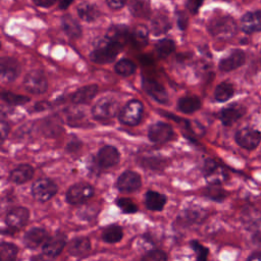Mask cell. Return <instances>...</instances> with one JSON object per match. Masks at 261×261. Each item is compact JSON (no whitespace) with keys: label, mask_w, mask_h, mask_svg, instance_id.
I'll list each match as a JSON object with an SVG mask.
<instances>
[{"label":"cell","mask_w":261,"mask_h":261,"mask_svg":"<svg viewBox=\"0 0 261 261\" xmlns=\"http://www.w3.org/2000/svg\"><path fill=\"white\" fill-rule=\"evenodd\" d=\"M127 0H106L107 4L109 7H111L112 9H119L121 7L124 6V4L126 3Z\"/></svg>","instance_id":"cell-45"},{"label":"cell","mask_w":261,"mask_h":261,"mask_svg":"<svg viewBox=\"0 0 261 261\" xmlns=\"http://www.w3.org/2000/svg\"><path fill=\"white\" fill-rule=\"evenodd\" d=\"M122 237H123L122 228L116 224L106 226L102 232L103 241L108 244L118 243L122 239Z\"/></svg>","instance_id":"cell-31"},{"label":"cell","mask_w":261,"mask_h":261,"mask_svg":"<svg viewBox=\"0 0 261 261\" xmlns=\"http://www.w3.org/2000/svg\"><path fill=\"white\" fill-rule=\"evenodd\" d=\"M94 194V188L87 182L72 185L66 192V202L70 205H79L88 201Z\"/></svg>","instance_id":"cell-3"},{"label":"cell","mask_w":261,"mask_h":261,"mask_svg":"<svg viewBox=\"0 0 261 261\" xmlns=\"http://www.w3.org/2000/svg\"><path fill=\"white\" fill-rule=\"evenodd\" d=\"M114 69L118 74L122 76H127L135 72L136 64L129 59H120L115 63Z\"/></svg>","instance_id":"cell-37"},{"label":"cell","mask_w":261,"mask_h":261,"mask_svg":"<svg viewBox=\"0 0 261 261\" xmlns=\"http://www.w3.org/2000/svg\"><path fill=\"white\" fill-rule=\"evenodd\" d=\"M30 212L24 207H15L9 210L5 216V222L7 226L13 229L23 227L29 220Z\"/></svg>","instance_id":"cell-12"},{"label":"cell","mask_w":261,"mask_h":261,"mask_svg":"<svg viewBox=\"0 0 261 261\" xmlns=\"http://www.w3.org/2000/svg\"><path fill=\"white\" fill-rule=\"evenodd\" d=\"M98 87L96 85H88L76 90L72 96L71 101L76 104H84L91 101L97 94Z\"/></svg>","instance_id":"cell-25"},{"label":"cell","mask_w":261,"mask_h":261,"mask_svg":"<svg viewBox=\"0 0 261 261\" xmlns=\"http://www.w3.org/2000/svg\"><path fill=\"white\" fill-rule=\"evenodd\" d=\"M17 247L8 242H2L0 246V259L1 261H14L17 256Z\"/></svg>","instance_id":"cell-35"},{"label":"cell","mask_w":261,"mask_h":261,"mask_svg":"<svg viewBox=\"0 0 261 261\" xmlns=\"http://www.w3.org/2000/svg\"><path fill=\"white\" fill-rule=\"evenodd\" d=\"M58 188L56 184L50 178H39L32 186V195L33 197L40 201L46 202L53 198V196L57 193Z\"/></svg>","instance_id":"cell-4"},{"label":"cell","mask_w":261,"mask_h":261,"mask_svg":"<svg viewBox=\"0 0 261 261\" xmlns=\"http://www.w3.org/2000/svg\"><path fill=\"white\" fill-rule=\"evenodd\" d=\"M65 245H66L65 234L61 232H57L53 237H50L48 239V241L43 245L42 251L45 256L54 258L62 252Z\"/></svg>","instance_id":"cell-13"},{"label":"cell","mask_w":261,"mask_h":261,"mask_svg":"<svg viewBox=\"0 0 261 261\" xmlns=\"http://www.w3.org/2000/svg\"><path fill=\"white\" fill-rule=\"evenodd\" d=\"M116 205L118 208L125 214L136 213L138 211V207L136 204L128 198H119L116 200Z\"/></svg>","instance_id":"cell-40"},{"label":"cell","mask_w":261,"mask_h":261,"mask_svg":"<svg viewBox=\"0 0 261 261\" xmlns=\"http://www.w3.org/2000/svg\"><path fill=\"white\" fill-rule=\"evenodd\" d=\"M33 1L36 5L41 7H49L57 2V0H33Z\"/></svg>","instance_id":"cell-46"},{"label":"cell","mask_w":261,"mask_h":261,"mask_svg":"<svg viewBox=\"0 0 261 261\" xmlns=\"http://www.w3.org/2000/svg\"><path fill=\"white\" fill-rule=\"evenodd\" d=\"M119 110V104L112 98H102L93 107V116L100 120L114 117Z\"/></svg>","instance_id":"cell-5"},{"label":"cell","mask_w":261,"mask_h":261,"mask_svg":"<svg viewBox=\"0 0 261 261\" xmlns=\"http://www.w3.org/2000/svg\"><path fill=\"white\" fill-rule=\"evenodd\" d=\"M142 261H167V256L165 252L162 250H151L147 252L143 258Z\"/></svg>","instance_id":"cell-42"},{"label":"cell","mask_w":261,"mask_h":261,"mask_svg":"<svg viewBox=\"0 0 261 261\" xmlns=\"http://www.w3.org/2000/svg\"><path fill=\"white\" fill-rule=\"evenodd\" d=\"M190 246L196 254V261H207L209 250L205 246H203L196 240L191 241Z\"/></svg>","instance_id":"cell-39"},{"label":"cell","mask_w":261,"mask_h":261,"mask_svg":"<svg viewBox=\"0 0 261 261\" xmlns=\"http://www.w3.org/2000/svg\"><path fill=\"white\" fill-rule=\"evenodd\" d=\"M122 49V45L111 42L105 38L92 52L91 59L97 63H110L112 62Z\"/></svg>","instance_id":"cell-1"},{"label":"cell","mask_w":261,"mask_h":261,"mask_svg":"<svg viewBox=\"0 0 261 261\" xmlns=\"http://www.w3.org/2000/svg\"><path fill=\"white\" fill-rule=\"evenodd\" d=\"M187 17L184 16L182 14H180V16H178V25L180 27L181 30H185V28L187 27Z\"/></svg>","instance_id":"cell-47"},{"label":"cell","mask_w":261,"mask_h":261,"mask_svg":"<svg viewBox=\"0 0 261 261\" xmlns=\"http://www.w3.org/2000/svg\"><path fill=\"white\" fill-rule=\"evenodd\" d=\"M24 89L32 94H42L48 88V82L45 74L38 69L31 70L23 81Z\"/></svg>","instance_id":"cell-7"},{"label":"cell","mask_w":261,"mask_h":261,"mask_svg":"<svg viewBox=\"0 0 261 261\" xmlns=\"http://www.w3.org/2000/svg\"><path fill=\"white\" fill-rule=\"evenodd\" d=\"M210 33L220 39L231 38L237 32V24L229 16H219L210 21Z\"/></svg>","instance_id":"cell-2"},{"label":"cell","mask_w":261,"mask_h":261,"mask_svg":"<svg viewBox=\"0 0 261 261\" xmlns=\"http://www.w3.org/2000/svg\"><path fill=\"white\" fill-rule=\"evenodd\" d=\"M34 175V168L29 164H20L11 170L9 179L13 184L21 185L29 181Z\"/></svg>","instance_id":"cell-21"},{"label":"cell","mask_w":261,"mask_h":261,"mask_svg":"<svg viewBox=\"0 0 261 261\" xmlns=\"http://www.w3.org/2000/svg\"><path fill=\"white\" fill-rule=\"evenodd\" d=\"M144 90L157 102L161 104H166L168 102V95L163 86L153 80L145 79L143 82Z\"/></svg>","instance_id":"cell-18"},{"label":"cell","mask_w":261,"mask_h":261,"mask_svg":"<svg viewBox=\"0 0 261 261\" xmlns=\"http://www.w3.org/2000/svg\"><path fill=\"white\" fill-rule=\"evenodd\" d=\"M253 240L254 242L261 246V220L258 221L253 228Z\"/></svg>","instance_id":"cell-44"},{"label":"cell","mask_w":261,"mask_h":261,"mask_svg":"<svg viewBox=\"0 0 261 261\" xmlns=\"http://www.w3.org/2000/svg\"><path fill=\"white\" fill-rule=\"evenodd\" d=\"M205 195L215 201H222L226 196V193L219 188V185H211V187H209L206 192Z\"/></svg>","instance_id":"cell-41"},{"label":"cell","mask_w":261,"mask_h":261,"mask_svg":"<svg viewBox=\"0 0 261 261\" xmlns=\"http://www.w3.org/2000/svg\"><path fill=\"white\" fill-rule=\"evenodd\" d=\"M142 185L141 176L135 171L126 170L119 175L116 181V188L123 193H132L137 191Z\"/></svg>","instance_id":"cell-10"},{"label":"cell","mask_w":261,"mask_h":261,"mask_svg":"<svg viewBox=\"0 0 261 261\" xmlns=\"http://www.w3.org/2000/svg\"><path fill=\"white\" fill-rule=\"evenodd\" d=\"M236 142L239 146L246 150L255 149L261 142V134L251 127H245L237 132Z\"/></svg>","instance_id":"cell-8"},{"label":"cell","mask_w":261,"mask_h":261,"mask_svg":"<svg viewBox=\"0 0 261 261\" xmlns=\"http://www.w3.org/2000/svg\"><path fill=\"white\" fill-rule=\"evenodd\" d=\"M91 249V242L87 237H77L68 245V253L74 257H81L87 254Z\"/></svg>","instance_id":"cell-24"},{"label":"cell","mask_w":261,"mask_h":261,"mask_svg":"<svg viewBox=\"0 0 261 261\" xmlns=\"http://www.w3.org/2000/svg\"><path fill=\"white\" fill-rule=\"evenodd\" d=\"M106 39L123 46L124 43H126L128 39H130V34L125 25L116 24V25H112L107 31Z\"/></svg>","instance_id":"cell-22"},{"label":"cell","mask_w":261,"mask_h":261,"mask_svg":"<svg viewBox=\"0 0 261 261\" xmlns=\"http://www.w3.org/2000/svg\"><path fill=\"white\" fill-rule=\"evenodd\" d=\"M143 104L139 100H130L120 110L119 119L127 125H136L141 121L143 115Z\"/></svg>","instance_id":"cell-6"},{"label":"cell","mask_w":261,"mask_h":261,"mask_svg":"<svg viewBox=\"0 0 261 261\" xmlns=\"http://www.w3.org/2000/svg\"><path fill=\"white\" fill-rule=\"evenodd\" d=\"M1 77L5 82L14 81L20 73V65L18 61L12 57H2L0 60Z\"/></svg>","instance_id":"cell-16"},{"label":"cell","mask_w":261,"mask_h":261,"mask_svg":"<svg viewBox=\"0 0 261 261\" xmlns=\"http://www.w3.org/2000/svg\"><path fill=\"white\" fill-rule=\"evenodd\" d=\"M175 49V45L174 42L170 39H163L160 40L159 42H157V44L155 45V50L156 53L160 56V57H167L168 55H170Z\"/></svg>","instance_id":"cell-36"},{"label":"cell","mask_w":261,"mask_h":261,"mask_svg":"<svg viewBox=\"0 0 261 261\" xmlns=\"http://www.w3.org/2000/svg\"><path fill=\"white\" fill-rule=\"evenodd\" d=\"M1 99L10 105H20V104H23L29 101V98L25 96L16 95V94H13L11 92H6V91L2 92Z\"/></svg>","instance_id":"cell-38"},{"label":"cell","mask_w":261,"mask_h":261,"mask_svg":"<svg viewBox=\"0 0 261 261\" xmlns=\"http://www.w3.org/2000/svg\"><path fill=\"white\" fill-rule=\"evenodd\" d=\"M148 137L154 143H166L173 137V129L168 123L161 121L155 122L150 125L148 129Z\"/></svg>","instance_id":"cell-9"},{"label":"cell","mask_w":261,"mask_h":261,"mask_svg":"<svg viewBox=\"0 0 261 261\" xmlns=\"http://www.w3.org/2000/svg\"><path fill=\"white\" fill-rule=\"evenodd\" d=\"M129 10L137 17H147L150 14L149 0H130Z\"/></svg>","instance_id":"cell-32"},{"label":"cell","mask_w":261,"mask_h":261,"mask_svg":"<svg viewBox=\"0 0 261 261\" xmlns=\"http://www.w3.org/2000/svg\"><path fill=\"white\" fill-rule=\"evenodd\" d=\"M50 238L48 231L43 227H33L23 236V243L30 249H36L43 246Z\"/></svg>","instance_id":"cell-15"},{"label":"cell","mask_w":261,"mask_h":261,"mask_svg":"<svg viewBox=\"0 0 261 261\" xmlns=\"http://www.w3.org/2000/svg\"><path fill=\"white\" fill-rule=\"evenodd\" d=\"M72 1H73V0H60L59 8H60V9H65V8H67V7L71 4Z\"/></svg>","instance_id":"cell-49"},{"label":"cell","mask_w":261,"mask_h":261,"mask_svg":"<svg viewBox=\"0 0 261 261\" xmlns=\"http://www.w3.org/2000/svg\"><path fill=\"white\" fill-rule=\"evenodd\" d=\"M120 155L113 146H104L97 154V164L102 168H109L119 162Z\"/></svg>","instance_id":"cell-14"},{"label":"cell","mask_w":261,"mask_h":261,"mask_svg":"<svg viewBox=\"0 0 261 261\" xmlns=\"http://www.w3.org/2000/svg\"><path fill=\"white\" fill-rule=\"evenodd\" d=\"M245 53L244 51L240 49H236L230 52L228 56L225 58H222L219 62V69L222 71H231L241 65L244 64L245 62Z\"/></svg>","instance_id":"cell-17"},{"label":"cell","mask_w":261,"mask_h":261,"mask_svg":"<svg viewBox=\"0 0 261 261\" xmlns=\"http://www.w3.org/2000/svg\"><path fill=\"white\" fill-rule=\"evenodd\" d=\"M204 218V212L199 209H186L184 210L177 217L178 222L185 224V225H190V224H195Z\"/></svg>","instance_id":"cell-27"},{"label":"cell","mask_w":261,"mask_h":261,"mask_svg":"<svg viewBox=\"0 0 261 261\" xmlns=\"http://www.w3.org/2000/svg\"><path fill=\"white\" fill-rule=\"evenodd\" d=\"M204 0H187V7L192 13H197Z\"/></svg>","instance_id":"cell-43"},{"label":"cell","mask_w":261,"mask_h":261,"mask_svg":"<svg viewBox=\"0 0 261 261\" xmlns=\"http://www.w3.org/2000/svg\"><path fill=\"white\" fill-rule=\"evenodd\" d=\"M166 196L155 191H148L145 195V205L151 211H161L166 204Z\"/></svg>","instance_id":"cell-23"},{"label":"cell","mask_w":261,"mask_h":261,"mask_svg":"<svg viewBox=\"0 0 261 261\" xmlns=\"http://www.w3.org/2000/svg\"><path fill=\"white\" fill-rule=\"evenodd\" d=\"M201 107V101L198 97L188 96L182 97L177 102V108L184 113H193Z\"/></svg>","instance_id":"cell-29"},{"label":"cell","mask_w":261,"mask_h":261,"mask_svg":"<svg viewBox=\"0 0 261 261\" xmlns=\"http://www.w3.org/2000/svg\"><path fill=\"white\" fill-rule=\"evenodd\" d=\"M77 14L85 21H94L99 17L100 11L93 4L83 3L77 7Z\"/></svg>","instance_id":"cell-33"},{"label":"cell","mask_w":261,"mask_h":261,"mask_svg":"<svg viewBox=\"0 0 261 261\" xmlns=\"http://www.w3.org/2000/svg\"><path fill=\"white\" fill-rule=\"evenodd\" d=\"M233 92H234L233 86L229 83L223 82L216 87L214 92V97L219 102H225L232 97Z\"/></svg>","instance_id":"cell-34"},{"label":"cell","mask_w":261,"mask_h":261,"mask_svg":"<svg viewBox=\"0 0 261 261\" xmlns=\"http://www.w3.org/2000/svg\"><path fill=\"white\" fill-rule=\"evenodd\" d=\"M204 175L210 185H220L227 178L226 171L211 159L206 160L204 164Z\"/></svg>","instance_id":"cell-11"},{"label":"cell","mask_w":261,"mask_h":261,"mask_svg":"<svg viewBox=\"0 0 261 261\" xmlns=\"http://www.w3.org/2000/svg\"><path fill=\"white\" fill-rule=\"evenodd\" d=\"M247 261H261V253H255L251 255Z\"/></svg>","instance_id":"cell-50"},{"label":"cell","mask_w":261,"mask_h":261,"mask_svg":"<svg viewBox=\"0 0 261 261\" xmlns=\"http://www.w3.org/2000/svg\"><path fill=\"white\" fill-rule=\"evenodd\" d=\"M1 135H2V140H4V138L6 137V135L8 134V126L7 124H5L4 121L1 122Z\"/></svg>","instance_id":"cell-48"},{"label":"cell","mask_w":261,"mask_h":261,"mask_svg":"<svg viewBox=\"0 0 261 261\" xmlns=\"http://www.w3.org/2000/svg\"><path fill=\"white\" fill-rule=\"evenodd\" d=\"M241 28L246 34L261 32V10L244 14L241 19Z\"/></svg>","instance_id":"cell-19"},{"label":"cell","mask_w":261,"mask_h":261,"mask_svg":"<svg viewBox=\"0 0 261 261\" xmlns=\"http://www.w3.org/2000/svg\"><path fill=\"white\" fill-rule=\"evenodd\" d=\"M62 28L65 34L70 38H79L82 34V29L79 22L70 15H64L62 17Z\"/></svg>","instance_id":"cell-30"},{"label":"cell","mask_w":261,"mask_h":261,"mask_svg":"<svg viewBox=\"0 0 261 261\" xmlns=\"http://www.w3.org/2000/svg\"><path fill=\"white\" fill-rule=\"evenodd\" d=\"M148 35H149V31H148L147 27L144 24H139L132 32L130 40L137 48L141 49L147 45Z\"/></svg>","instance_id":"cell-28"},{"label":"cell","mask_w":261,"mask_h":261,"mask_svg":"<svg viewBox=\"0 0 261 261\" xmlns=\"http://www.w3.org/2000/svg\"><path fill=\"white\" fill-rule=\"evenodd\" d=\"M151 27H152L153 34L162 35L170 29L171 23H170L168 16L165 13L159 12L153 17V19L151 21Z\"/></svg>","instance_id":"cell-26"},{"label":"cell","mask_w":261,"mask_h":261,"mask_svg":"<svg viewBox=\"0 0 261 261\" xmlns=\"http://www.w3.org/2000/svg\"><path fill=\"white\" fill-rule=\"evenodd\" d=\"M246 113V108L241 104H232L223 108L220 112L221 122L228 126L238 121Z\"/></svg>","instance_id":"cell-20"}]
</instances>
